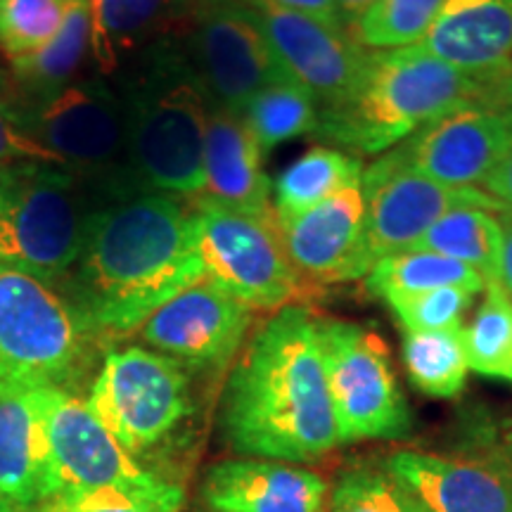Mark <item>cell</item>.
I'll use <instances>...</instances> for the list:
<instances>
[{
    "instance_id": "obj_24",
    "label": "cell",
    "mask_w": 512,
    "mask_h": 512,
    "mask_svg": "<svg viewBox=\"0 0 512 512\" xmlns=\"http://www.w3.org/2000/svg\"><path fill=\"white\" fill-rule=\"evenodd\" d=\"M88 36H91V10L88 0H79L69 10L62 29L46 46L10 60V72L19 95L27 102H41L72 83L88 57Z\"/></svg>"
},
{
    "instance_id": "obj_4",
    "label": "cell",
    "mask_w": 512,
    "mask_h": 512,
    "mask_svg": "<svg viewBox=\"0 0 512 512\" xmlns=\"http://www.w3.org/2000/svg\"><path fill=\"white\" fill-rule=\"evenodd\" d=\"M486 81L458 72L420 46L368 50L354 91L318 114L316 136L349 155L394 150L420 128L482 105Z\"/></svg>"
},
{
    "instance_id": "obj_22",
    "label": "cell",
    "mask_w": 512,
    "mask_h": 512,
    "mask_svg": "<svg viewBox=\"0 0 512 512\" xmlns=\"http://www.w3.org/2000/svg\"><path fill=\"white\" fill-rule=\"evenodd\" d=\"M181 5L183 0H88V57L95 74L114 79L140 50L166 36L162 29Z\"/></svg>"
},
{
    "instance_id": "obj_6",
    "label": "cell",
    "mask_w": 512,
    "mask_h": 512,
    "mask_svg": "<svg viewBox=\"0 0 512 512\" xmlns=\"http://www.w3.org/2000/svg\"><path fill=\"white\" fill-rule=\"evenodd\" d=\"M93 332L50 280L0 266V396L69 389Z\"/></svg>"
},
{
    "instance_id": "obj_12",
    "label": "cell",
    "mask_w": 512,
    "mask_h": 512,
    "mask_svg": "<svg viewBox=\"0 0 512 512\" xmlns=\"http://www.w3.org/2000/svg\"><path fill=\"white\" fill-rule=\"evenodd\" d=\"M183 46L211 105L240 117L261 88L287 76L245 0H197Z\"/></svg>"
},
{
    "instance_id": "obj_27",
    "label": "cell",
    "mask_w": 512,
    "mask_h": 512,
    "mask_svg": "<svg viewBox=\"0 0 512 512\" xmlns=\"http://www.w3.org/2000/svg\"><path fill=\"white\" fill-rule=\"evenodd\" d=\"M501 245L503 230L498 211L465 204L441 216L413 247L460 261L475 268L486 283H494L501 261Z\"/></svg>"
},
{
    "instance_id": "obj_42",
    "label": "cell",
    "mask_w": 512,
    "mask_h": 512,
    "mask_svg": "<svg viewBox=\"0 0 512 512\" xmlns=\"http://www.w3.org/2000/svg\"><path fill=\"white\" fill-rule=\"evenodd\" d=\"M0 512H22V510H19V508H17V505L10 501V498H8V496H5V494H3V491H0Z\"/></svg>"
},
{
    "instance_id": "obj_21",
    "label": "cell",
    "mask_w": 512,
    "mask_h": 512,
    "mask_svg": "<svg viewBox=\"0 0 512 512\" xmlns=\"http://www.w3.org/2000/svg\"><path fill=\"white\" fill-rule=\"evenodd\" d=\"M197 197L256 219L275 221L264 152L240 114L211 107L204 140V190Z\"/></svg>"
},
{
    "instance_id": "obj_13",
    "label": "cell",
    "mask_w": 512,
    "mask_h": 512,
    "mask_svg": "<svg viewBox=\"0 0 512 512\" xmlns=\"http://www.w3.org/2000/svg\"><path fill=\"white\" fill-rule=\"evenodd\" d=\"M366 195V240L373 264L382 256L411 249L448 211L475 204L501 214L484 190L446 188L401 162L396 150L384 152L361 178Z\"/></svg>"
},
{
    "instance_id": "obj_25",
    "label": "cell",
    "mask_w": 512,
    "mask_h": 512,
    "mask_svg": "<svg viewBox=\"0 0 512 512\" xmlns=\"http://www.w3.org/2000/svg\"><path fill=\"white\" fill-rule=\"evenodd\" d=\"M363 164L356 155L337 147L316 145L294 159L273 188V211L278 226L297 219L299 214L318 207L335 192L361 183Z\"/></svg>"
},
{
    "instance_id": "obj_33",
    "label": "cell",
    "mask_w": 512,
    "mask_h": 512,
    "mask_svg": "<svg viewBox=\"0 0 512 512\" xmlns=\"http://www.w3.org/2000/svg\"><path fill=\"white\" fill-rule=\"evenodd\" d=\"M330 512H427L387 467L358 465L339 477L330 494Z\"/></svg>"
},
{
    "instance_id": "obj_16",
    "label": "cell",
    "mask_w": 512,
    "mask_h": 512,
    "mask_svg": "<svg viewBox=\"0 0 512 512\" xmlns=\"http://www.w3.org/2000/svg\"><path fill=\"white\" fill-rule=\"evenodd\" d=\"M512 145V112L470 105L396 145L401 162L446 188H482Z\"/></svg>"
},
{
    "instance_id": "obj_32",
    "label": "cell",
    "mask_w": 512,
    "mask_h": 512,
    "mask_svg": "<svg viewBox=\"0 0 512 512\" xmlns=\"http://www.w3.org/2000/svg\"><path fill=\"white\" fill-rule=\"evenodd\" d=\"M79 0H0V50L8 60L43 48Z\"/></svg>"
},
{
    "instance_id": "obj_15",
    "label": "cell",
    "mask_w": 512,
    "mask_h": 512,
    "mask_svg": "<svg viewBox=\"0 0 512 512\" xmlns=\"http://www.w3.org/2000/svg\"><path fill=\"white\" fill-rule=\"evenodd\" d=\"M245 5L280 67L318 100L320 110L349 98L366 67L368 50L358 46L347 29L264 0H245Z\"/></svg>"
},
{
    "instance_id": "obj_14",
    "label": "cell",
    "mask_w": 512,
    "mask_h": 512,
    "mask_svg": "<svg viewBox=\"0 0 512 512\" xmlns=\"http://www.w3.org/2000/svg\"><path fill=\"white\" fill-rule=\"evenodd\" d=\"M252 325V309L209 278L176 294L140 325L150 349L197 373H219L238 356Z\"/></svg>"
},
{
    "instance_id": "obj_31",
    "label": "cell",
    "mask_w": 512,
    "mask_h": 512,
    "mask_svg": "<svg viewBox=\"0 0 512 512\" xmlns=\"http://www.w3.org/2000/svg\"><path fill=\"white\" fill-rule=\"evenodd\" d=\"M465 335L467 363L475 373L512 382V302L494 283Z\"/></svg>"
},
{
    "instance_id": "obj_34",
    "label": "cell",
    "mask_w": 512,
    "mask_h": 512,
    "mask_svg": "<svg viewBox=\"0 0 512 512\" xmlns=\"http://www.w3.org/2000/svg\"><path fill=\"white\" fill-rule=\"evenodd\" d=\"M475 290L465 287H439V290L420 292L389 302L396 320L406 332H437L456 330L470 309Z\"/></svg>"
},
{
    "instance_id": "obj_26",
    "label": "cell",
    "mask_w": 512,
    "mask_h": 512,
    "mask_svg": "<svg viewBox=\"0 0 512 512\" xmlns=\"http://www.w3.org/2000/svg\"><path fill=\"white\" fill-rule=\"evenodd\" d=\"M370 294L382 297L384 302L413 297V294L439 290V287H465V290L482 292L486 280L475 268L446 259L427 249H403L377 259L366 275Z\"/></svg>"
},
{
    "instance_id": "obj_17",
    "label": "cell",
    "mask_w": 512,
    "mask_h": 512,
    "mask_svg": "<svg viewBox=\"0 0 512 512\" xmlns=\"http://www.w3.org/2000/svg\"><path fill=\"white\" fill-rule=\"evenodd\" d=\"M280 233L294 271L309 283H354L373 268L361 183L335 192L318 207L283 223Z\"/></svg>"
},
{
    "instance_id": "obj_11",
    "label": "cell",
    "mask_w": 512,
    "mask_h": 512,
    "mask_svg": "<svg viewBox=\"0 0 512 512\" xmlns=\"http://www.w3.org/2000/svg\"><path fill=\"white\" fill-rule=\"evenodd\" d=\"M318 332L339 444L408 437L413 415L382 339L344 320H318Z\"/></svg>"
},
{
    "instance_id": "obj_36",
    "label": "cell",
    "mask_w": 512,
    "mask_h": 512,
    "mask_svg": "<svg viewBox=\"0 0 512 512\" xmlns=\"http://www.w3.org/2000/svg\"><path fill=\"white\" fill-rule=\"evenodd\" d=\"M29 512H181V508L119 491H67L46 498Z\"/></svg>"
},
{
    "instance_id": "obj_1",
    "label": "cell",
    "mask_w": 512,
    "mask_h": 512,
    "mask_svg": "<svg viewBox=\"0 0 512 512\" xmlns=\"http://www.w3.org/2000/svg\"><path fill=\"white\" fill-rule=\"evenodd\" d=\"M202 278L190 202L138 192L93 211L64 294L93 335H124Z\"/></svg>"
},
{
    "instance_id": "obj_41",
    "label": "cell",
    "mask_w": 512,
    "mask_h": 512,
    "mask_svg": "<svg viewBox=\"0 0 512 512\" xmlns=\"http://www.w3.org/2000/svg\"><path fill=\"white\" fill-rule=\"evenodd\" d=\"M375 0H335V8H337V15L342 19L344 29H351L354 24L366 15L370 5H373Z\"/></svg>"
},
{
    "instance_id": "obj_23",
    "label": "cell",
    "mask_w": 512,
    "mask_h": 512,
    "mask_svg": "<svg viewBox=\"0 0 512 512\" xmlns=\"http://www.w3.org/2000/svg\"><path fill=\"white\" fill-rule=\"evenodd\" d=\"M0 491L22 512L46 496L41 420L29 394L0 396Z\"/></svg>"
},
{
    "instance_id": "obj_39",
    "label": "cell",
    "mask_w": 512,
    "mask_h": 512,
    "mask_svg": "<svg viewBox=\"0 0 512 512\" xmlns=\"http://www.w3.org/2000/svg\"><path fill=\"white\" fill-rule=\"evenodd\" d=\"M264 3L278 5V8H285V10L304 12V15L323 19V22L335 24V27H344L342 19L337 15L335 0H264Z\"/></svg>"
},
{
    "instance_id": "obj_3",
    "label": "cell",
    "mask_w": 512,
    "mask_h": 512,
    "mask_svg": "<svg viewBox=\"0 0 512 512\" xmlns=\"http://www.w3.org/2000/svg\"><path fill=\"white\" fill-rule=\"evenodd\" d=\"M126 114L128 195L197 197L211 100L178 38L162 36L112 79Z\"/></svg>"
},
{
    "instance_id": "obj_29",
    "label": "cell",
    "mask_w": 512,
    "mask_h": 512,
    "mask_svg": "<svg viewBox=\"0 0 512 512\" xmlns=\"http://www.w3.org/2000/svg\"><path fill=\"white\" fill-rule=\"evenodd\" d=\"M403 361L411 382L422 394L434 399H453L463 392L470 370L463 328L406 332Z\"/></svg>"
},
{
    "instance_id": "obj_18",
    "label": "cell",
    "mask_w": 512,
    "mask_h": 512,
    "mask_svg": "<svg viewBox=\"0 0 512 512\" xmlns=\"http://www.w3.org/2000/svg\"><path fill=\"white\" fill-rule=\"evenodd\" d=\"M384 467L427 512H512V470L503 453L470 458L399 451Z\"/></svg>"
},
{
    "instance_id": "obj_43",
    "label": "cell",
    "mask_w": 512,
    "mask_h": 512,
    "mask_svg": "<svg viewBox=\"0 0 512 512\" xmlns=\"http://www.w3.org/2000/svg\"><path fill=\"white\" fill-rule=\"evenodd\" d=\"M503 458L508 460V465H510V470H512V427H510V432H508V444H505Z\"/></svg>"
},
{
    "instance_id": "obj_9",
    "label": "cell",
    "mask_w": 512,
    "mask_h": 512,
    "mask_svg": "<svg viewBox=\"0 0 512 512\" xmlns=\"http://www.w3.org/2000/svg\"><path fill=\"white\" fill-rule=\"evenodd\" d=\"M86 403L136 460L169 444L195 413L188 370L138 344L107 351Z\"/></svg>"
},
{
    "instance_id": "obj_20",
    "label": "cell",
    "mask_w": 512,
    "mask_h": 512,
    "mask_svg": "<svg viewBox=\"0 0 512 512\" xmlns=\"http://www.w3.org/2000/svg\"><path fill=\"white\" fill-rule=\"evenodd\" d=\"M418 46L458 72L496 79L512 67V0H444Z\"/></svg>"
},
{
    "instance_id": "obj_10",
    "label": "cell",
    "mask_w": 512,
    "mask_h": 512,
    "mask_svg": "<svg viewBox=\"0 0 512 512\" xmlns=\"http://www.w3.org/2000/svg\"><path fill=\"white\" fill-rule=\"evenodd\" d=\"M192 226L204 278L256 311H278L302 294L278 221L192 197Z\"/></svg>"
},
{
    "instance_id": "obj_7",
    "label": "cell",
    "mask_w": 512,
    "mask_h": 512,
    "mask_svg": "<svg viewBox=\"0 0 512 512\" xmlns=\"http://www.w3.org/2000/svg\"><path fill=\"white\" fill-rule=\"evenodd\" d=\"M29 399L43 434V501L67 491H119L183 508L181 484L155 475L128 456L86 399L60 387L36 389Z\"/></svg>"
},
{
    "instance_id": "obj_8",
    "label": "cell",
    "mask_w": 512,
    "mask_h": 512,
    "mask_svg": "<svg viewBox=\"0 0 512 512\" xmlns=\"http://www.w3.org/2000/svg\"><path fill=\"white\" fill-rule=\"evenodd\" d=\"M24 105L31 136L93 192L95 202L128 197L126 114L110 79L76 76L50 98Z\"/></svg>"
},
{
    "instance_id": "obj_5",
    "label": "cell",
    "mask_w": 512,
    "mask_h": 512,
    "mask_svg": "<svg viewBox=\"0 0 512 512\" xmlns=\"http://www.w3.org/2000/svg\"><path fill=\"white\" fill-rule=\"evenodd\" d=\"M98 207L93 192L62 166L0 169V266L50 283L64 280Z\"/></svg>"
},
{
    "instance_id": "obj_2",
    "label": "cell",
    "mask_w": 512,
    "mask_h": 512,
    "mask_svg": "<svg viewBox=\"0 0 512 512\" xmlns=\"http://www.w3.org/2000/svg\"><path fill=\"white\" fill-rule=\"evenodd\" d=\"M221 432L245 458L316 463L339 446L318 318L290 304L254 332L230 370Z\"/></svg>"
},
{
    "instance_id": "obj_19",
    "label": "cell",
    "mask_w": 512,
    "mask_h": 512,
    "mask_svg": "<svg viewBox=\"0 0 512 512\" xmlns=\"http://www.w3.org/2000/svg\"><path fill=\"white\" fill-rule=\"evenodd\" d=\"M202 498L211 512H330V489L323 477L261 458L211 465Z\"/></svg>"
},
{
    "instance_id": "obj_30",
    "label": "cell",
    "mask_w": 512,
    "mask_h": 512,
    "mask_svg": "<svg viewBox=\"0 0 512 512\" xmlns=\"http://www.w3.org/2000/svg\"><path fill=\"white\" fill-rule=\"evenodd\" d=\"M441 5L444 0H375L347 31L366 50L411 48L430 31Z\"/></svg>"
},
{
    "instance_id": "obj_38",
    "label": "cell",
    "mask_w": 512,
    "mask_h": 512,
    "mask_svg": "<svg viewBox=\"0 0 512 512\" xmlns=\"http://www.w3.org/2000/svg\"><path fill=\"white\" fill-rule=\"evenodd\" d=\"M498 221H501V230H503V245H501V261H498L494 285L512 302V216L498 214Z\"/></svg>"
},
{
    "instance_id": "obj_40",
    "label": "cell",
    "mask_w": 512,
    "mask_h": 512,
    "mask_svg": "<svg viewBox=\"0 0 512 512\" xmlns=\"http://www.w3.org/2000/svg\"><path fill=\"white\" fill-rule=\"evenodd\" d=\"M482 105L494 107V110L512 112V67L505 69L503 74H498L496 79L486 81Z\"/></svg>"
},
{
    "instance_id": "obj_35",
    "label": "cell",
    "mask_w": 512,
    "mask_h": 512,
    "mask_svg": "<svg viewBox=\"0 0 512 512\" xmlns=\"http://www.w3.org/2000/svg\"><path fill=\"white\" fill-rule=\"evenodd\" d=\"M17 164L60 166L46 147L31 136L27 126V105L19 98L17 88L12 91V86H8V81L0 74V169Z\"/></svg>"
},
{
    "instance_id": "obj_28",
    "label": "cell",
    "mask_w": 512,
    "mask_h": 512,
    "mask_svg": "<svg viewBox=\"0 0 512 512\" xmlns=\"http://www.w3.org/2000/svg\"><path fill=\"white\" fill-rule=\"evenodd\" d=\"M318 114V100L302 83L285 76L261 88L242 110V119L259 143L261 152H271L287 140L316 133Z\"/></svg>"
},
{
    "instance_id": "obj_37",
    "label": "cell",
    "mask_w": 512,
    "mask_h": 512,
    "mask_svg": "<svg viewBox=\"0 0 512 512\" xmlns=\"http://www.w3.org/2000/svg\"><path fill=\"white\" fill-rule=\"evenodd\" d=\"M482 188L486 195L494 197V202L501 207V214L512 216V145Z\"/></svg>"
}]
</instances>
